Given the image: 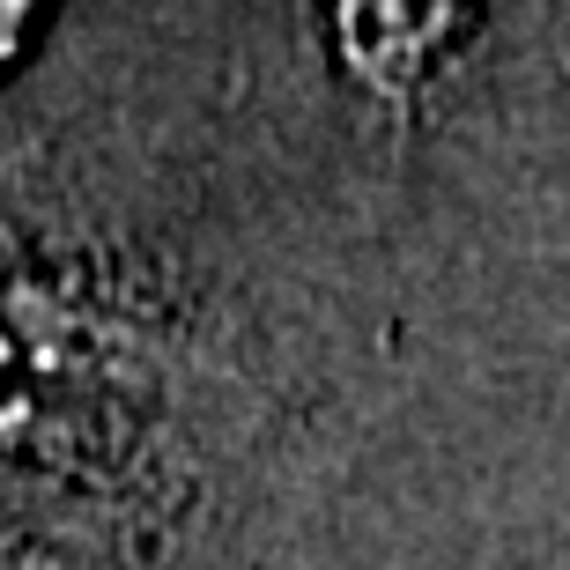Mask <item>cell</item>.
<instances>
[{"label": "cell", "mask_w": 570, "mask_h": 570, "mask_svg": "<svg viewBox=\"0 0 570 570\" xmlns=\"http://www.w3.org/2000/svg\"><path fill=\"white\" fill-rule=\"evenodd\" d=\"M22 16H30V0H0V60L16 52V38H22Z\"/></svg>", "instance_id": "obj_2"}, {"label": "cell", "mask_w": 570, "mask_h": 570, "mask_svg": "<svg viewBox=\"0 0 570 570\" xmlns=\"http://www.w3.org/2000/svg\"><path fill=\"white\" fill-rule=\"evenodd\" d=\"M460 0H334L341 60L356 82H371L379 97H407L423 60L438 52V38L452 30Z\"/></svg>", "instance_id": "obj_1"}]
</instances>
